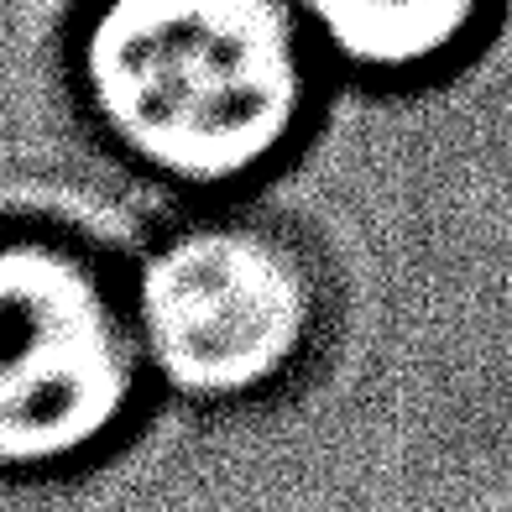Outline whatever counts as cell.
Masks as SVG:
<instances>
[{"label":"cell","instance_id":"3957f363","mask_svg":"<svg viewBox=\"0 0 512 512\" xmlns=\"http://www.w3.org/2000/svg\"><path fill=\"white\" fill-rule=\"evenodd\" d=\"M142 351L105 267L53 230H0V476H48L131 418Z\"/></svg>","mask_w":512,"mask_h":512},{"label":"cell","instance_id":"7a4b0ae2","mask_svg":"<svg viewBox=\"0 0 512 512\" xmlns=\"http://www.w3.org/2000/svg\"><path fill=\"white\" fill-rule=\"evenodd\" d=\"M142 366L199 403L256 398L304 361L319 324L309 256L262 215H199L162 230L131 283Z\"/></svg>","mask_w":512,"mask_h":512},{"label":"cell","instance_id":"277c9868","mask_svg":"<svg viewBox=\"0 0 512 512\" xmlns=\"http://www.w3.org/2000/svg\"><path fill=\"white\" fill-rule=\"evenodd\" d=\"M502 0H293L324 74L351 89H408L450 74L492 32Z\"/></svg>","mask_w":512,"mask_h":512},{"label":"cell","instance_id":"6da1fadb","mask_svg":"<svg viewBox=\"0 0 512 512\" xmlns=\"http://www.w3.org/2000/svg\"><path fill=\"white\" fill-rule=\"evenodd\" d=\"M68 89L131 178L220 199L272 183L298 157L330 74L293 0H84Z\"/></svg>","mask_w":512,"mask_h":512}]
</instances>
